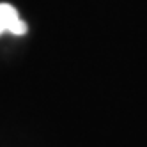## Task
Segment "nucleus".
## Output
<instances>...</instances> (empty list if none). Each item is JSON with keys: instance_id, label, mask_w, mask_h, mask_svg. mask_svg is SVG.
<instances>
[{"instance_id": "f257e3e1", "label": "nucleus", "mask_w": 147, "mask_h": 147, "mask_svg": "<svg viewBox=\"0 0 147 147\" xmlns=\"http://www.w3.org/2000/svg\"><path fill=\"white\" fill-rule=\"evenodd\" d=\"M4 32L14 36H23L27 32V23L11 4H0V36Z\"/></svg>"}]
</instances>
